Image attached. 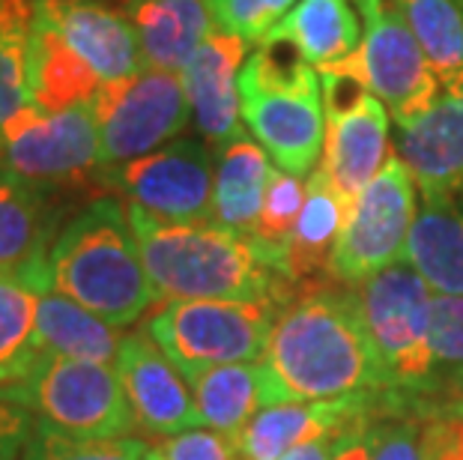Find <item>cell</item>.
<instances>
[{
    "label": "cell",
    "instance_id": "cell-1",
    "mask_svg": "<svg viewBox=\"0 0 463 460\" xmlns=\"http://www.w3.org/2000/svg\"><path fill=\"white\" fill-rule=\"evenodd\" d=\"M258 361L275 404L389 389L356 287L332 278L297 287L290 299L281 302Z\"/></svg>",
    "mask_w": 463,
    "mask_h": 460
},
{
    "label": "cell",
    "instance_id": "cell-2",
    "mask_svg": "<svg viewBox=\"0 0 463 460\" xmlns=\"http://www.w3.org/2000/svg\"><path fill=\"white\" fill-rule=\"evenodd\" d=\"M126 210L159 302H266L288 299L297 290L245 233L213 221H162L135 203H126Z\"/></svg>",
    "mask_w": 463,
    "mask_h": 460
},
{
    "label": "cell",
    "instance_id": "cell-3",
    "mask_svg": "<svg viewBox=\"0 0 463 460\" xmlns=\"http://www.w3.org/2000/svg\"><path fill=\"white\" fill-rule=\"evenodd\" d=\"M52 287L117 329H129L156 299L129 210L99 194L69 219L48 251Z\"/></svg>",
    "mask_w": 463,
    "mask_h": 460
},
{
    "label": "cell",
    "instance_id": "cell-4",
    "mask_svg": "<svg viewBox=\"0 0 463 460\" xmlns=\"http://www.w3.org/2000/svg\"><path fill=\"white\" fill-rule=\"evenodd\" d=\"M242 126L269 159L293 177H311L323 159L326 105L320 72L297 48L260 42L240 72Z\"/></svg>",
    "mask_w": 463,
    "mask_h": 460
},
{
    "label": "cell",
    "instance_id": "cell-5",
    "mask_svg": "<svg viewBox=\"0 0 463 460\" xmlns=\"http://www.w3.org/2000/svg\"><path fill=\"white\" fill-rule=\"evenodd\" d=\"M293 296V293H290ZM288 296V299H290ZM284 299L224 302L180 299L162 302L146 320V335L162 347L176 371L192 380L203 371L258 361Z\"/></svg>",
    "mask_w": 463,
    "mask_h": 460
},
{
    "label": "cell",
    "instance_id": "cell-6",
    "mask_svg": "<svg viewBox=\"0 0 463 460\" xmlns=\"http://www.w3.org/2000/svg\"><path fill=\"white\" fill-rule=\"evenodd\" d=\"M356 296L383 371L389 377V389L410 395L416 404L428 400L433 389V290L407 260H398L368 281L356 284Z\"/></svg>",
    "mask_w": 463,
    "mask_h": 460
},
{
    "label": "cell",
    "instance_id": "cell-7",
    "mask_svg": "<svg viewBox=\"0 0 463 460\" xmlns=\"http://www.w3.org/2000/svg\"><path fill=\"white\" fill-rule=\"evenodd\" d=\"M15 395L33 409L36 422L87 439H123L137 434L135 416L114 365L43 353Z\"/></svg>",
    "mask_w": 463,
    "mask_h": 460
},
{
    "label": "cell",
    "instance_id": "cell-8",
    "mask_svg": "<svg viewBox=\"0 0 463 460\" xmlns=\"http://www.w3.org/2000/svg\"><path fill=\"white\" fill-rule=\"evenodd\" d=\"M326 141L320 168L344 198L353 201L389 159V111L356 66V57L320 66Z\"/></svg>",
    "mask_w": 463,
    "mask_h": 460
},
{
    "label": "cell",
    "instance_id": "cell-9",
    "mask_svg": "<svg viewBox=\"0 0 463 460\" xmlns=\"http://www.w3.org/2000/svg\"><path fill=\"white\" fill-rule=\"evenodd\" d=\"M419 185L410 168L392 153L380 174L353 201L341 237L329 258V278L347 287L368 281L403 260L410 228L416 221Z\"/></svg>",
    "mask_w": 463,
    "mask_h": 460
},
{
    "label": "cell",
    "instance_id": "cell-10",
    "mask_svg": "<svg viewBox=\"0 0 463 460\" xmlns=\"http://www.w3.org/2000/svg\"><path fill=\"white\" fill-rule=\"evenodd\" d=\"M93 114L99 126L102 168H111L180 138L192 120V105L180 72L144 66L123 81L105 84L93 99Z\"/></svg>",
    "mask_w": 463,
    "mask_h": 460
},
{
    "label": "cell",
    "instance_id": "cell-11",
    "mask_svg": "<svg viewBox=\"0 0 463 460\" xmlns=\"http://www.w3.org/2000/svg\"><path fill=\"white\" fill-rule=\"evenodd\" d=\"M0 168L39 185H69L102 168L99 126L93 102L66 111L22 108L0 132Z\"/></svg>",
    "mask_w": 463,
    "mask_h": 460
},
{
    "label": "cell",
    "instance_id": "cell-12",
    "mask_svg": "<svg viewBox=\"0 0 463 460\" xmlns=\"http://www.w3.org/2000/svg\"><path fill=\"white\" fill-rule=\"evenodd\" d=\"M93 180L162 221L201 224L213 215L215 159L198 138H176L141 159L99 168Z\"/></svg>",
    "mask_w": 463,
    "mask_h": 460
},
{
    "label": "cell",
    "instance_id": "cell-13",
    "mask_svg": "<svg viewBox=\"0 0 463 460\" xmlns=\"http://www.w3.org/2000/svg\"><path fill=\"white\" fill-rule=\"evenodd\" d=\"M362 18V42L353 52L371 93L386 105L398 126L419 120L439 99L433 75L419 39L403 22L401 9L386 0H353Z\"/></svg>",
    "mask_w": 463,
    "mask_h": 460
},
{
    "label": "cell",
    "instance_id": "cell-14",
    "mask_svg": "<svg viewBox=\"0 0 463 460\" xmlns=\"http://www.w3.org/2000/svg\"><path fill=\"white\" fill-rule=\"evenodd\" d=\"M117 374L135 416V427L150 437H174L203 427L185 377L146 335V329L126 332L114 361Z\"/></svg>",
    "mask_w": 463,
    "mask_h": 460
},
{
    "label": "cell",
    "instance_id": "cell-15",
    "mask_svg": "<svg viewBox=\"0 0 463 460\" xmlns=\"http://www.w3.org/2000/svg\"><path fill=\"white\" fill-rule=\"evenodd\" d=\"M39 18L99 75L102 84L141 72L146 61L132 22L105 0H39Z\"/></svg>",
    "mask_w": 463,
    "mask_h": 460
},
{
    "label": "cell",
    "instance_id": "cell-16",
    "mask_svg": "<svg viewBox=\"0 0 463 460\" xmlns=\"http://www.w3.org/2000/svg\"><path fill=\"white\" fill-rule=\"evenodd\" d=\"M245 61V39L213 31L180 70L192 105V123L213 146L245 132L240 111V72Z\"/></svg>",
    "mask_w": 463,
    "mask_h": 460
},
{
    "label": "cell",
    "instance_id": "cell-17",
    "mask_svg": "<svg viewBox=\"0 0 463 460\" xmlns=\"http://www.w3.org/2000/svg\"><path fill=\"white\" fill-rule=\"evenodd\" d=\"M398 159L419 194L463 189V87L442 90L430 111L398 126Z\"/></svg>",
    "mask_w": 463,
    "mask_h": 460
},
{
    "label": "cell",
    "instance_id": "cell-18",
    "mask_svg": "<svg viewBox=\"0 0 463 460\" xmlns=\"http://www.w3.org/2000/svg\"><path fill=\"white\" fill-rule=\"evenodd\" d=\"M52 185H39L0 168V269H48V251L63 224L57 221Z\"/></svg>",
    "mask_w": 463,
    "mask_h": 460
},
{
    "label": "cell",
    "instance_id": "cell-19",
    "mask_svg": "<svg viewBox=\"0 0 463 460\" xmlns=\"http://www.w3.org/2000/svg\"><path fill=\"white\" fill-rule=\"evenodd\" d=\"M403 260L437 296H463V189L419 194Z\"/></svg>",
    "mask_w": 463,
    "mask_h": 460
},
{
    "label": "cell",
    "instance_id": "cell-20",
    "mask_svg": "<svg viewBox=\"0 0 463 460\" xmlns=\"http://www.w3.org/2000/svg\"><path fill=\"white\" fill-rule=\"evenodd\" d=\"M215 180H213V215L219 228L251 237L258 230L266 185L272 177L269 153L249 132L213 146Z\"/></svg>",
    "mask_w": 463,
    "mask_h": 460
},
{
    "label": "cell",
    "instance_id": "cell-21",
    "mask_svg": "<svg viewBox=\"0 0 463 460\" xmlns=\"http://www.w3.org/2000/svg\"><path fill=\"white\" fill-rule=\"evenodd\" d=\"M347 212L350 201L335 189L323 168H314L311 177L305 180V207L288 242V254H284V278L293 287L329 278V258L347 221Z\"/></svg>",
    "mask_w": 463,
    "mask_h": 460
},
{
    "label": "cell",
    "instance_id": "cell-22",
    "mask_svg": "<svg viewBox=\"0 0 463 460\" xmlns=\"http://www.w3.org/2000/svg\"><path fill=\"white\" fill-rule=\"evenodd\" d=\"M120 9L135 27L146 66L167 72H180L215 31L203 0H123Z\"/></svg>",
    "mask_w": 463,
    "mask_h": 460
},
{
    "label": "cell",
    "instance_id": "cell-23",
    "mask_svg": "<svg viewBox=\"0 0 463 460\" xmlns=\"http://www.w3.org/2000/svg\"><path fill=\"white\" fill-rule=\"evenodd\" d=\"M263 42H284L314 70L350 57L362 42V18L353 0H299Z\"/></svg>",
    "mask_w": 463,
    "mask_h": 460
},
{
    "label": "cell",
    "instance_id": "cell-24",
    "mask_svg": "<svg viewBox=\"0 0 463 460\" xmlns=\"http://www.w3.org/2000/svg\"><path fill=\"white\" fill-rule=\"evenodd\" d=\"M52 287V272L0 269V386H13L43 359L36 332L39 299Z\"/></svg>",
    "mask_w": 463,
    "mask_h": 460
},
{
    "label": "cell",
    "instance_id": "cell-25",
    "mask_svg": "<svg viewBox=\"0 0 463 460\" xmlns=\"http://www.w3.org/2000/svg\"><path fill=\"white\" fill-rule=\"evenodd\" d=\"M194 398V407L203 418V427L219 430L224 437H236L249 425L258 409L275 404L269 380H266L260 361H240V365H222L203 374L185 380Z\"/></svg>",
    "mask_w": 463,
    "mask_h": 460
},
{
    "label": "cell",
    "instance_id": "cell-26",
    "mask_svg": "<svg viewBox=\"0 0 463 460\" xmlns=\"http://www.w3.org/2000/svg\"><path fill=\"white\" fill-rule=\"evenodd\" d=\"M36 332L43 353L99 361V365H114L120 353V329L96 317L93 311L81 308L63 293L48 287L39 299Z\"/></svg>",
    "mask_w": 463,
    "mask_h": 460
},
{
    "label": "cell",
    "instance_id": "cell-27",
    "mask_svg": "<svg viewBox=\"0 0 463 460\" xmlns=\"http://www.w3.org/2000/svg\"><path fill=\"white\" fill-rule=\"evenodd\" d=\"M102 81L72 48L66 39L39 18L33 63H31V90L33 105L43 111H66L75 105H90L102 90Z\"/></svg>",
    "mask_w": 463,
    "mask_h": 460
},
{
    "label": "cell",
    "instance_id": "cell-28",
    "mask_svg": "<svg viewBox=\"0 0 463 460\" xmlns=\"http://www.w3.org/2000/svg\"><path fill=\"white\" fill-rule=\"evenodd\" d=\"M421 52L442 90L463 87V0H392Z\"/></svg>",
    "mask_w": 463,
    "mask_h": 460
},
{
    "label": "cell",
    "instance_id": "cell-29",
    "mask_svg": "<svg viewBox=\"0 0 463 460\" xmlns=\"http://www.w3.org/2000/svg\"><path fill=\"white\" fill-rule=\"evenodd\" d=\"M39 0H0V132L33 102L31 63Z\"/></svg>",
    "mask_w": 463,
    "mask_h": 460
},
{
    "label": "cell",
    "instance_id": "cell-30",
    "mask_svg": "<svg viewBox=\"0 0 463 460\" xmlns=\"http://www.w3.org/2000/svg\"><path fill=\"white\" fill-rule=\"evenodd\" d=\"M430 359L433 389L421 400V418H430L439 407L463 400V296H437L430 305Z\"/></svg>",
    "mask_w": 463,
    "mask_h": 460
},
{
    "label": "cell",
    "instance_id": "cell-31",
    "mask_svg": "<svg viewBox=\"0 0 463 460\" xmlns=\"http://www.w3.org/2000/svg\"><path fill=\"white\" fill-rule=\"evenodd\" d=\"M305 207V183L302 177L272 168L269 185H266V201L258 221V230L251 233V239L263 249L279 272L284 276V254H288V242L293 237V228L299 221V212Z\"/></svg>",
    "mask_w": 463,
    "mask_h": 460
},
{
    "label": "cell",
    "instance_id": "cell-32",
    "mask_svg": "<svg viewBox=\"0 0 463 460\" xmlns=\"http://www.w3.org/2000/svg\"><path fill=\"white\" fill-rule=\"evenodd\" d=\"M144 455H146V443L137 437L87 439L36 422L33 434L27 439L18 460H144Z\"/></svg>",
    "mask_w": 463,
    "mask_h": 460
},
{
    "label": "cell",
    "instance_id": "cell-33",
    "mask_svg": "<svg viewBox=\"0 0 463 460\" xmlns=\"http://www.w3.org/2000/svg\"><path fill=\"white\" fill-rule=\"evenodd\" d=\"M203 4L210 9L215 31L240 36L249 45H260L299 0H203Z\"/></svg>",
    "mask_w": 463,
    "mask_h": 460
},
{
    "label": "cell",
    "instance_id": "cell-34",
    "mask_svg": "<svg viewBox=\"0 0 463 460\" xmlns=\"http://www.w3.org/2000/svg\"><path fill=\"white\" fill-rule=\"evenodd\" d=\"M144 460H240L233 439L210 427H192L146 446Z\"/></svg>",
    "mask_w": 463,
    "mask_h": 460
},
{
    "label": "cell",
    "instance_id": "cell-35",
    "mask_svg": "<svg viewBox=\"0 0 463 460\" xmlns=\"http://www.w3.org/2000/svg\"><path fill=\"white\" fill-rule=\"evenodd\" d=\"M425 418L392 416L373 425V455L371 460H425L421 448Z\"/></svg>",
    "mask_w": 463,
    "mask_h": 460
},
{
    "label": "cell",
    "instance_id": "cell-36",
    "mask_svg": "<svg viewBox=\"0 0 463 460\" xmlns=\"http://www.w3.org/2000/svg\"><path fill=\"white\" fill-rule=\"evenodd\" d=\"M36 427L33 409L15 395L13 386H0V460H18Z\"/></svg>",
    "mask_w": 463,
    "mask_h": 460
},
{
    "label": "cell",
    "instance_id": "cell-37",
    "mask_svg": "<svg viewBox=\"0 0 463 460\" xmlns=\"http://www.w3.org/2000/svg\"><path fill=\"white\" fill-rule=\"evenodd\" d=\"M380 422V418H377ZM373 422H364V425H356V427H347V430H335V434H326V437H317V439H311V443H305L299 448H293V452H288L284 457L279 460H335V455L341 452L344 443L356 434V430L362 427H368Z\"/></svg>",
    "mask_w": 463,
    "mask_h": 460
},
{
    "label": "cell",
    "instance_id": "cell-38",
    "mask_svg": "<svg viewBox=\"0 0 463 460\" xmlns=\"http://www.w3.org/2000/svg\"><path fill=\"white\" fill-rule=\"evenodd\" d=\"M373 425L356 430V434L344 443L341 452L335 455V460H371V455H373Z\"/></svg>",
    "mask_w": 463,
    "mask_h": 460
}]
</instances>
